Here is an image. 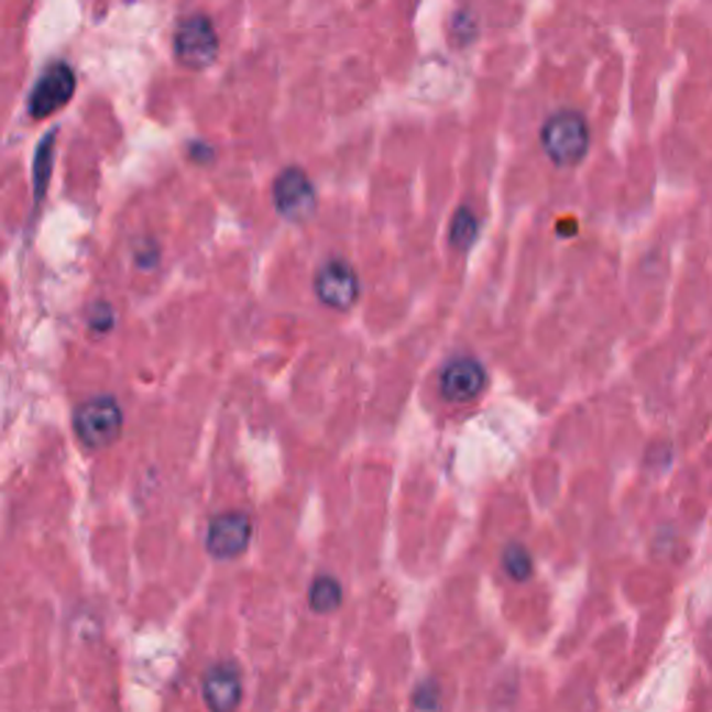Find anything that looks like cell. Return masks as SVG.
<instances>
[{"mask_svg":"<svg viewBox=\"0 0 712 712\" xmlns=\"http://www.w3.org/2000/svg\"><path fill=\"white\" fill-rule=\"evenodd\" d=\"M253 535V524L248 515L242 513H223L218 518H212L207 535V548L212 557L218 559H231L240 557L248 548Z\"/></svg>","mask_w":712,"mask_h":712,"instance_id":"ba28073f","label":"cell"},{"mask_svg":"<svg viewBox=\"0 0 712 712\" xmlns=\"http://www.w3.org/2000/svg\"><path fill=\"white\" fill-rule=\"evenodd\" d=\"M112 309L107 307V304H98V307H95V313H92V318H89V324H92V329H103L107 331L109 326H112Z\"/></svg>","mask_w":712,"mask_h":712,"instance_id":"5bb4252c","label":"cell"},{"mask_svg":"<svg viewBox=\"0 0 712 712\" xmlns=\"http://www.w3.org/2000/svg\"><path fill=\"white\" fill-rule=\"evenodd\" d=\"M204 701L212 712H234L242 701V679L237 666L220 662L204 677Z\"/></svg>","mask_w":712,"mask_h":712,"instance_id":"9c48e42d","label":"cell"},{"mask_svg":"<svg viewBox=\"0 0 712 712\" xmlns=\"http://www.w3.org/2000/svg\"><path fill=\"white\" fill-rule=\"evenodd\" d=\"M189 156H193L195 162H212L215 160L212 147H198V142H195V145H189Z\"/></svg>","mask_w":712,"mask_h":712,"instance_id":"9a60e30c","label":"cell"},{"mask_svg":"<svg viewBox=\"0 0 712 712\" xmlns=\"http://www.w3.org/2000/svg\"><path fill=\"white\" fill-rule=\"evenodd\" d=\"M342 601V588L335 577H318L309 590V604L315 613H335Z\"/></svg>","mask_w":712,"mask_h":712,"instance_id":"30bf717a","label":"cell"},{"mask_svg":"<svg viewBox=\"0 0 712 712\" xmlns=\"http://www.w3.org/2000/svg\"><path fill=\"white\" fill-rule=\"evenodd\" d=\"M477 234H479L477 215H473L468 207L457 209V215L451 218V245L457 248V251H468V248L477 242Z\"/></svg>","mask_w":712,"mask_h":712,"instance_id":"8fae6325","label":"cell"},{"mask_svg":"<svg viewBox=\"0 0 712 712\" xmlns=\"http://www.w3.org/2000/svg\"><path fill=\"white\" fill-rule=\"evenodd\" d=\"M56 140V134L45 136V142H42L40 154H36L34 160V173H36V195L45 193V184H47V173H51V160H54V145L51 142Z\"/></svg>","mask_w":712,"mask_h":712,"instance_id":"4fadbf2b","label":"cell"},{"mask_svg":"<svg viewBox=\"0 0 712 712\" xmlns=\"http://www.w3.org/2000/svg\"><path fill=\"white\" fill-rule=\"evenodd\" d=\"M76 435L84 446L107 448L123 431V409L112 395H98L89 398L76 409Z\"/></svg>","mask_w":712,"mask_h":712,"instance_id":"7a4b0ae2","label":"cell"},{"mask_svg":"<svg viewBox=\"0 0 712 712\" xmlns=\"http://www.w3.org/2000/svg\"><path fill=\"white\" fill-rule=\"evenodd\" d=\"M176 56L182 65L193 70H204L218 59V34L212 20L204 14H193L176 31Z\"/></svg>","mask_w":712,"mask_h":712,"instance_id":"3957f363","label":"cell"},{"mask_svg":"<svg viewBox=\"0 0 712 712\" xmlns=\"http://www.w3.org/2000/svg\"><path fill=\"white\" fill-rule=\"evenodd\" d=\"M540 145L557 167H573L588 156L590 129L588 120L573 109L548 114L540 129Z\"/></svg>","mask_w":712,"mask_h":712,"instance_id":"6da1fadb","label":"cell"},{"mask_svg":"<svg viewBox=\"0 0 712 712\" xmlns=\"http://www.w3.org/2000/svg\"><path fill=\"white\" fill-rule=\"evenodd\" d=\"M504 571L515 579V582H526L535 571V562H532L529 548L521 546V543H510L504 548Z\"/></svg>","mask_w":712,"mask_h":712,"instance_id":"7c38bea8","label":"cell"},{"mask_svg":"<svg viewBox=\"0 0 712 712\" xmlns=\"http://www.w3.org/2000/svg\"><path fill=\"white\" fill-rule=\"evenodd\" d=\"M273 204L289 220L307 218L315 209V187L300 167H287L273 184Z\"/></svg>","mask_w":712,"mask_h":712,"instance_id":"52a82bcc","label":"cell"},{"mask_svg":"<svg viewBox=\"0 0 712 712\" xmlns=\"http://www.w3.org/2000/svg\"><path fill=\"white\" fill-rule=\"evenodd\" d=\"M315 293H318L320 304H326L329 309H337V313H346L360 298V276H357V271L348 262L331 260L318 271Z\"/></svg>","mask_w":712,"mask_h":712,"instance_id":"5b68a950","label":"cell"},{"mask_svg":"<svg viewBox=\"0 0 712 712\" xmlns=\"http://www.w3.org/2000/svg\"><path fill=\"white\" fill-rule=\"evenodd\" d=\"M76 92V73L67 65H51L42 73L40 84L34 87L29 98V112L31 118L45 120L54 112H59L62 107H67V100Z\"/></svg>","mask_w":712,"mask_h":712,"instance_id":"277c9868","label":"cell"},{"mask_svg":"<svg viewBox=\"0 0 712 712\" xmlns=\"http://www.w3.org/2000/svg\"><path fill=\"white\" fill-rule=\"evenodd\" d=\"M484 387H488V371L473 357H457L440 373V393L451 404H468V401L479 398Z\"/></svg>","mask_w":712,"mask_h":712,"instance_id":"8992f818","label":"cell"}]
</instances>
